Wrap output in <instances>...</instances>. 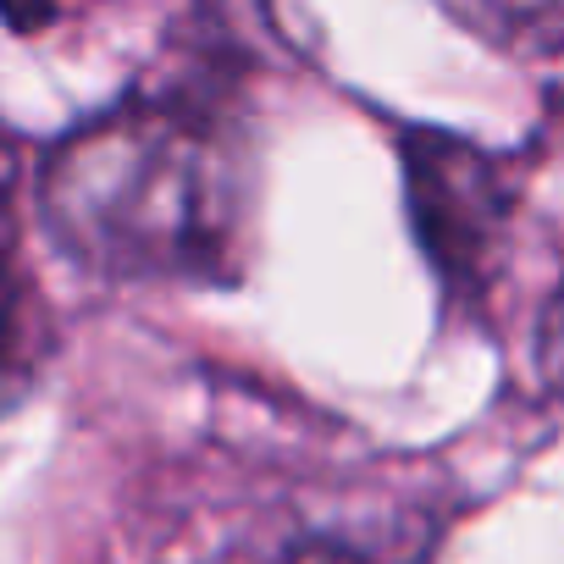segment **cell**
Instances as JSON below:
<instances>
[{"mask_svg": "<svg viewBox=\"0 0 564 564\" xmlns=\"http://www.w3.org/2000/svg\"><path fill=\"white\" fill-rule=\"evenodd\" d=\"M56 249L117 282H227L249 238V155L221 100L144 89L73 128L34 172Z\"/></svg>", "mask_w": 564, "mask_h": 564, "instance_id": "obj_1", "label": "cell"}, {"mask_svg": "<svg viewBox=\"0 0 564 564\" xmlns=\"http://www.w3.org/2000/svg\"><path fill=\"white\" fill-rule=\"evenodd\" d=\"M399 155H404L410 227L432 260V276L443 282V300L481 305L487 282L498 276V254L520 199L514 166L443 128L404 133Z\"/></svg>", "mask_w": 564, "mask_h": 564, "instance_id": "obj_2", "label": "cell"}, {"mask_svg": "<svg viewBox=\"0 0 564 564\" xmlns=\"http://www.w3.org/2000/svg\"><path fill=\"white\" fill-rule=\"evenodd\" d=\"M18 188H23V144L12 128H0V360L23 349V305L29 282L18 271L23 254V227H18Z\"/></svg>", "mask_w": 564, "mask_h": 564, "instance_id": "obj_3", "label": "cell"}, {"mask_svg": "<svg viewBox=\"0 0 564 564\" xmlns=\"http://www.w3.org/2000/svg\"><path fill=\"white\" fill-rule=\"evenodd\" d=\"M448 7L503 40H564V0H448Z\"/></svg>", "mask_w": 564, "mask_h": 564, "instance_id": "obj_4", "label": "cell"}, {"mask_svg": "<svg viewBox=\"0 0 564 564\" xmlns=\"http://www.w3.org/2000/svg\"><path fill=\"white\" fill-rule=\"evenodd\" d=\"M536 371L542 382L564 399V282H558V294L547 300L542 311V333H536Z\"/></svg>", "mask_w": 564, "mask_h": 564, "instance_id": "obj_5", "label": "cell"}, {"mask_svg": "<svg viewBox=\"0 0 564 564\" xmlns=\"http://www.w3.org/2000/svg\"><path fill=\"white\" fill-rule=\"evenodd\" d=\"M0 18H7L12 29H40V23H51V0H0Z\"/></svg>", "mask_w": 564, "mask_h": 564, "instance_id": "obj_6", "label": "cell"}, {"mask_svg": "<svg viewBox=\"0 0 564 564\" xmlns=\"http://www.w3.org/2000/svg\"><path fill=\"white\" fill-rule=\"evenodd\" d=\"M294 564H371V558H360V553H349V547H305Z\"/></svg>", "mask_w": 564, "mask_h": 564, "instance_id": "obj_7", "label": "cell"}]
</instances>
